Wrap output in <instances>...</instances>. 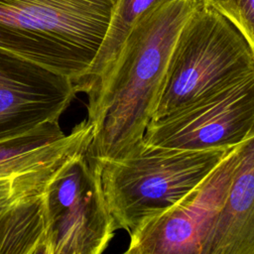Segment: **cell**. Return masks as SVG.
Instances as JSON below:
<instances>
[{"mask_svg":"<svg viewBox=\"0 0 254 254\" xmlns=\"http://www.w3.org/2000/svg\"><path fill=\"white\" fill-rule=\"evenodd\" d=\"M200 0H158L136 21L106 76L87 94L97 161L116 160L144 138L163 89L176 39Z\"/></svg>","mask_w":254,"mask_h":254,"instance_id":"cell-1","label":"cell"},{"mask_svg":"<svg viewBox=\"0 0 254 254\" xmlns=\"http://www.w3.org/2000/svg\"><path fill=\"white\" fill-rule=\"evenodd\" d=\"M118 0H0V48L68 76L94 61Z\"/></svg>","mask_w":254,"mask_h":254,"instance_id":"cell-2","label":"cell"},{"mask_svg":"<svg viewBox=\"0 0 254 254\" xmlns=\"http://www.w3.org/2000/svg\"><path fill=\"white\" fill-rule=\"evenodd\" d=\"M233 147L184 150L142 141L123 158L98 161L103 192L116 230L129 233L144 220L173 206Z\"/></svg>","mask_w":254,"mask_h":254,"instance_id":"cell-3","label":"cell"},{"mask_svg":"<svg viewBox=\"0 0 254 254\" xmlns=\"http://www.w3.org/2000/svg\"><path fill=\"white\" fill-rule=\"evenodd\" d=\"M254 74V52L225 17L201 0L171 52L152 120Z\"/></svg>","mask_w":254,"mask_h":254,"instance_id":"cell-4","label":"cell"},{"mask_svg":"<svg viewBox=\"0 0 254 254\" xmlns=\"http://www.w3.org/2000/svg\"><path fill=\"white\" fill-rule=\"evenodd\" d=\"M47 254H100L116 231L87 150L65 163L42 192Z\"/></svg>","mask_w":254,"mask_h":254,"instance_id":"cell-5","label":"cell"},{"mask_svg":"<svg viewBox=\"0 0 254 254\" xmlns=\"http://www.w3.org/2000/svg\"><path fill=\"white\" fill-rule=\"evenodd\" d=\"M253 133L254 74L152 120L143 141L167 148L206 150L236 146Z\"/></svg>","mask_w":254,"mask_h":254,"instance_id":"cell-6","label":"cell"},{"mask_svg":"<svg viewBox=\"0 0 254 254\" xmlns=\"http://www.w3.org/2000/svg\"><path fill=\"white\" fill-rule=\"evenodd\" d=\"M234 146L190 192L129 232L126 254H202L223 207L238 155Z\"/></svg>","mask_w":254,"mask_h":254,"instance_id":"cell-7","label":"cell"},{"mask_svg":"<svg viewBox=\"0 0 254 254\" xmlns=\"http://www.w3.org/2000/svg\"><path fill=\"white\" fill-rule=\"evenodd\" d=\"M91 140L87 118L68 134L54 120L0 140V209L42 193L57 172L85 152Z\"/></svg>","mask_w":254,"mask_h":254,"instance_id":"cell-8","label":"cell"},{"mask_svg":"<svg viewBox=\"0 0 254 254\" xmlns=\"http://www.w3.org/2000/svg\"><path fill=\"white\" fill-rule=\"evenodd\" d=\"M76 93L68 76L0 48V140L59 120Z\"/></svg>","mask_w":254,"mask_h":254,"instance_id":"cell-9","label":"cell"},{"mask_svg":"<svg viewBox=\"0 0 254 254\" xmlns=\"http://www.w3.org/2000/svg\"><path fill=\"white\" fill-rule=\"evenodd\" d=\"M226 199L202 254H254V133L237 146Z\"/></svg>","mask_w":254,"mask_h":254,"instance_id":"cell-10","label":"cell"},{"mask_svg":"<svg viewBox=\"0 0 254 254\" xmlns=\"http://www.w3.org/2000/svg\"><path fill=\"white\" fill-rule=\"evenodd\" d=\"M0 254H47L42 193L0 209Z\"/></svg>","mask_w":254,"mask_h":254,"instance_id":"cell-11","label":"cell"},{"mask_svg":"<svg viewBox=\"0 0 254 254\" xmlns=\"http://www.w3.org/2000/svg\"><path fill=\"white\" fill-rule=\"evenodd\" d=\"M158 0H118L102 45L82 78L75 84L77 92L88 94L106 76L120 49L138 18Z\"/></svg>","mask_w":254,"mask_h":254,"instance_id":"cell-12","label":"cell"},{"mask_svg":"<svg viewBox=\"0 0 254 254\" xmlns=\"http://www.w3.org/2000/svg\"><path fill=\"white\" fill-rule=\"evenodd\" d=\"M229 20L244 36L254 52V0H201Z\"/></svg>","mask_w":254,"mask_h":254,"instance_id":"cell-13","label":"cell"}]
</instances>
